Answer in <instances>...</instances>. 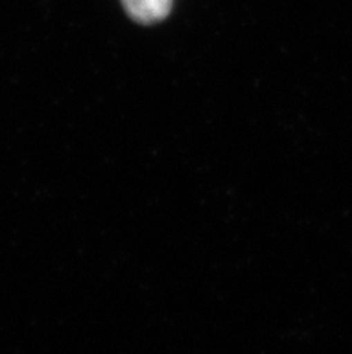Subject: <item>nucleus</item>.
<instances>
[{
	"mask_svg": "<svg viewBox=\"0 0 352 354\" xmlns=\"http://www.w3.org/2000/svg\"><path fill=\"white\" fill-rule=\"evenodd\" d=\"M128 15L138 24H156L171 11L173 0H122Z\"/></svg>",
	"mask_w": 352,
	"mask_h": 354,
	"instance_id": "1",
	"label": "nucleus"
}]
</instances>
